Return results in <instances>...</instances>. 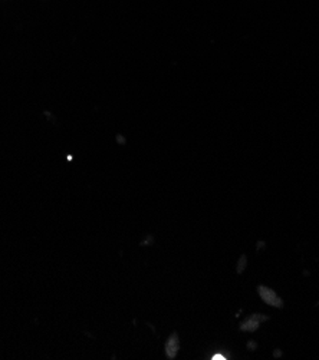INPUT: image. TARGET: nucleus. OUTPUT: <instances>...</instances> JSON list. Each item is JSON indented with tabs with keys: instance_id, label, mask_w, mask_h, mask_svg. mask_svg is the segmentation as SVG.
Returning a JSON list of instances; mask_svg holds the SVG:
<instances>
[{
	"instance_id": "3",
	"label": "nucleus",
	"mask_w": 319,
	"mask_h": 360,
	"mask_svg": "<svg viewBox=\"0 0 319 360\" xmlns=\"http://www.w3.org/2000/svg\"><path fill=\"white\" fill-rule=\"evenodd\" d=\"M240 329L243 332H255L259 329V321L256 320V317H252V319H247L243 325L240 326Z\"/></svg>"
},
{
	"instance_id": "2",
	"label": "nucleus",
	"mask_w": 319,
	"mask_h": 360,
	"mask_svg": "<svg viewBox=\"0 0 319 360\" xmlns=\"http://www.w3.org/2000/svg\"><path fill=\"white\" fill-rule=\"evenodd\" d=\"M179 349H180V342H179V338H177L175 335H173V336L168 339L167 345H165V352H167V356H168L170 359H174V357H175V354H177V352H179Z\"/></svg>"
},
{
	"instance_id": "1",
	"label": "nucleus",
	"mask_w": 319,
	"mask_h": 360,
	"mask_svg": "<svg viewBox=\"0 0 319 360\" xmlns=\"http://www.w3.org/2000/svg\"><path fill=\"white\" fill-rule=\"evenodd\" d=\"M259 296H261V299H262L266 304H269V306H273V307H277V309L283 307L282 299H280L273 290H270L269 287L259 285Z\"/></svg>"
},
{
	"instance_id": "4",
	"label": "nucleus",
	"mask_w": 319,
	"mask_h": 360,
	"mask_svg": "<svg viewBox=\"0 0 319 360\" xmlns=\"http://www.w3.org/2000/svg\"><path fill=\"white\" fill-rule=\"evenodd\" d=\"M246 256H242L240 260H239V267H237V273H242L244 270V266H246Z\"/></svg>"
}]
</instances>
